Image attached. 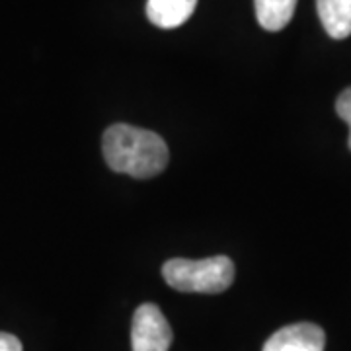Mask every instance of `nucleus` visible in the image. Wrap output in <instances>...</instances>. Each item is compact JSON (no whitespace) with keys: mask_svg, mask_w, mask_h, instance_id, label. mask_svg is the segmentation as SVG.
Here are the masks:
<instances>
[{"mask_svg":"<svg viewBox=\"0 0 351 351\" xmlns=\"http://www.w3.org/2000/svg\"><path fill=\"white\" fill-rule=\"evenodd\" d=\"M316 10L330 38H350L351 0H316Z\"/></svg>","mask_w":351,"mask_h":351,"instance_id":"obj_6","label":"nucleus"},{"mask_svg":"<svg viewBox=\"0 0 351 351\" xmlns=\"http://www.w3.org/2000/svg\"><path fill=\"white\" fill-rule=\"evenodd\" d=\"M336 113H338L339 117H341V119L348 123V127H350L348 147H350L351 151V86L346 88V90L338 96V100H336Z\"/></svg>","mask_w":351,"mask_h":351,"instance_id":"obj_8","label":"nucleus"},{"mask_svg":"<svg viewBox=\"0 0 351 351\" xmlns=\"http://www.w3.org/2000/svg\"><path fill=\"white\" fill-rule=\"evenodd\" d=\"M258 24L267 32H281L293 20L297 0H254Z\"/></svg>","mask_w":351,"mask_h":351,"instance_id":"obj_7","label":"nucleus"},{"mask_svg":"<svg viewBox=\"0 0 351 351\" xmlns=\"http://www.w3.org/2000/svg\"><path fill=\"white\" fill-rule=\"evenodd\" d=\"M197 6V0H147V18L156 27L174 29L186 24Z\"/></svg>","mask_w":351,"mask_h":351,"instance_id":"obj_5","label":"nucleus"},{"mask_svg":"<svg viewBox=\"0 0 351 351\" xmlns=\"http://www.w3.org/2000/svg\"><path fill=\"white\" fill-rule=\"evenodd\" d=\"M101 149L113 172L138 180L158 176L168 164V147L160 135L127 123L108 127Z\"/></svg>","mask_w":351,"mask_h":351,"instance_id":"obj_1","label":"nucleus"},{"mask_svg":"<svg viewBox=\"0 0 351 351\" xmlns=\"http://www.w3.org/2000/svg\"><path fill=\"white\" fill-rule=\"evenodd\" d=\"M166 283L182 293H223L234 281V263L226 256H213L205 260L174 258L162 265Z\"/></svg>","mask_w":351,"mask_h":351,"instance_id":"obj_2","label":"nucleus"},{"mask_svg":"<svg viewBox=\"0 0 351 351\" xmlns=\"http://www.w3.org/2000/svg\"><path fill=\"white\" fill-rule=\"evenodd\" d=\"M326 334L324 330L311 322H299L277 330L263 343L262 351H324Z\"/></svg>","mask_w":351,"mask_h":351,"instance_id":"obj_4","label":"nucleus"},{"mask_svg":"<svg viewBox=\"0 0 351 351\" xmlns=\"http://www.w3.org/2000/svg\"><path fill=\"white\" fill-rule=\"evenodd\" d=\"M0 351H24L22 341L6 332H0Z\"/></svg>","mask_w":351,"mask_h":351,"instance_id":"obj_9","label":"nucleus"},{"mask_svg":"<svg viewBox=\"0 0 351 351\" xmlns=\"http://www.w3.org/2000/svg\"><path fill=\"white\" fill-rule=\"evenodd\" d=\"M170 346H172V328L162 311L152 302L141 304L133 314L131 350L168 351Z\"/></svg>","mask_w":351,"mask_h":351,"instance_id":"obj_3","label":"nucleus"}]
</instances>
